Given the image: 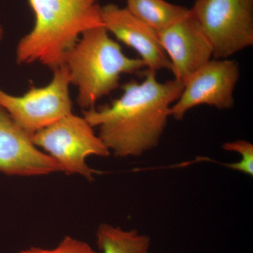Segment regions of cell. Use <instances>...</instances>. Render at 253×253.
I'll list each match as a JSON object with an SVG mask.
<instances>
[{
  "instance_id": "8",
  "label": "cell",
  "mask_w": 253,
  "mask_h": 253,
  "mask_svg": "<svg viewBox=\"0 0 253 253\" xmlns=\"http://www.w3.org/2000/svg\"><path fill=\"white\" fill-rule=\"evenodd\" d=\"M0 172L36 176L62 172L56 161L33 144L31 135L0 106Z\"/></svg>"
},
{
  "instance_id": "10",
  "label": "cell",
  "mask_w": 253,
  "mask_h": 253,
  "mask_svg": "<svg viewBox=\"0 0 253 253\" xmlns=\"http://www.w3.org/2000/svg\"><path fill=\"white\" fill-rule=\"evenodd\" d=\"M105 28L118 41L135 50L146 68L171 71L172 65L164 51L157 32L134 16L126 8L109 4L101 6Z\"/></svg>"
},
{
  "instance_id": "6",
  "label": "cell",
  "mask_w": 253,
  "mask_h": 253,
  "mask_svg": "<svg viewBox=\"0 0 253 253\" xmlns=\"http://www.w3.org/2000/svg\"><path fill=\"white\" fill-rule=\"evenodd\" d=\"M51 71L52 79L47 85L32 86L21 96L0 88V106L30 135L73 113L67 67L63 64Z\"/></svg>"
},
{
  "instance_id": "14",
  "label": "cell",
  "mask_w": 253,
  "mask_h": 253,
  "mask_svg": "<svg viewBox=\"0 0 253 253\" xmlns=\"http://www.w3.org/2000/svg\"><path fill=\"white\" fill-rule=\"evenodd\" d=\"M19 253H100L96 252L87 243L70 236L64 239L54 249H46L31 247L22 250Z\"/></svg>"
},
{
  "instance_id": "4",
  "label": "cell",
  "mask_w": 253,
  "mask_h": 253,
  "mask_svg": "<svg viewBox=\"0 0 253 253\" xmlns=\"http://www.w3.org/2000/svg\"><path fill=\"white\" fill-rule=\"evenodd\" d=\"M31 139L37 147L54 158L61 172L78 174L90 181L99 172L88 166L86 158H106L111 154L85 118L73 113L32 134Z\"/></svg>"
},
{
  "instance_id": "11",
  "label": "cell",
  "mask_w": 253,
  "mask_h": 253,
  "mask_svg": "<svg viewBox=\"0 0 253 253\" xmlns=\"http://www.w3.org/2000/svg\"><path fill=\"white\" fill-rule=\"evenodd\" d=\"M126 8L156 32L190 14V9L166 0H126Z\"/></svg>"
},
{
  "instance_id": "13",
  "label": "cell",
  "mask_w": 253,
  "mask_h": 253,
  "mask_svg": "<svg viewBox=\"0 0 253 253\" xmlns=\"http://www.w3.org/2000/svg\"><path fill=\"white\" fill-rule=\"evenodd\" d=\"M223 149L241 155L238 162L228 164L229 168L247 175L253 176V145L246 140H236L224 143Z\"/></svg>"
},
{
  "instance_id": "3",
  "label": "cell",
  "mask_w": 253,
  "mask_h": 253,
  "mask_svg": "<svg viewBox=\"0 0 253 253\" xmlns=\"http://www.w3.org/2000/svg\"><path fill=\"white\" fill-rule=\"evenodd\" d=\"M63 64L71 84L78 87L77 104L83 110L95 107L100 99L116 90L123 74L146 68L139 58L126 56L104 26L84 32L66 54Z\"/></svg>"
},
{
  "instance_id": "1",
  "label": "cell",
  "mask_w": 253,
  "mask_h": 253,
  "mask_svg": "<svg viewBox=\"0 0 253 253\" xmlns=\"http://www.w3.org/2000/svg\"><path fill=\"white\" fill-rule=\"evenodd\" d=\"M141 83L122 86L121 97L110 104L83 110V116L110 152L120 158L140 156L161 141L170 109L179 99L184 84L177 80L161 83L156 71L146 68Z\"/></svg>"
},
{
  "instance_id": "12",
  "label": "cell",
  "mask_w": 253,
  "mask_h": 253,
  "mask_svg": "<svg viewBox=\"0 0 253 253\" xmlns=\"http://www.w3.org/2000/svg\"><path fill=\"white\" fill-rule=\"evenodd\" d=\"M96 239L100 253H149L151 244L146 234L106 223L98 227Z\"/></svg>"
},
{
  "instance_id": "7",
  "label": "cell",
  "mask_w": 253,
  "mask_h": 253,
  "mask_svg": "<svg viewBox=\"0 0 253 253\" xmlns=\"http://www.w3.org/2000/svg\"><path fill=\"white\" fill-rule=\"evenodd\" d=\"M240 77L239 64L233 60L212 59L196 71L170 109V116L179 121L200 105L219 110L234 106V93Z\"/></svg>"
},
{
  "instance_id": "5",
  "label": "cell",
  "mask_w": 253,
  "mask_h": 253,
  "mask_svg": "<svg viewBox=\"0 0 253 253\" xmlns=\"http://www.w3.org/2000/svg\"><path fill=\"white\" fill-rule=\"evenodd\" d=\"M190 13L214 59H227L253 45V0H196Z\"/></svg>"
},
{
  "instance_id": "9",
  "label": "cell",
  "mask_w": 253,
  "mask_h": 253,
  "mask_svg": "<svg viewBox=\"0 0 253 253\" xmlns=\"http://www.w3.org/2000/svg\"><path fill=\"white\" fill-rule=\"evenodd\" d=\"M158 40L172 65L174 79L183 84L213 58L211 43L189 16L157 32Z\"/></svg>"
},
{
  "instance_id": "2",
  "label": "cell",
  "mask_w": 253,
  "mask_h": 253,
  "mask_svg": "<svg viewBox=\"0 0 253 253\" xmlns=\"http://www.w3.org/2000/svg\"><path fill=\"white\" fill-rule=\"evenodd\" d=\"M28 1L34 26L18 42V65L38 62L51 70L59 67L84 32L104 26L99 0Z\"/></svg>"
},
{
  "instance_id": "15",
  "label": "cell",
  "mask_w": 253,
  "mask_h": 253,
  "mask_svg": "<svg viewBox=\"0 0 253 253\" xmlns=\"http://www.w3.org/2000/svg\"><path fill=\"white\" fill-rule=\"evenodd\" d=\"M3 37H4V30H3L2 27L0 25V42L2 41Z\"/></svg>"
}]
</instances>
